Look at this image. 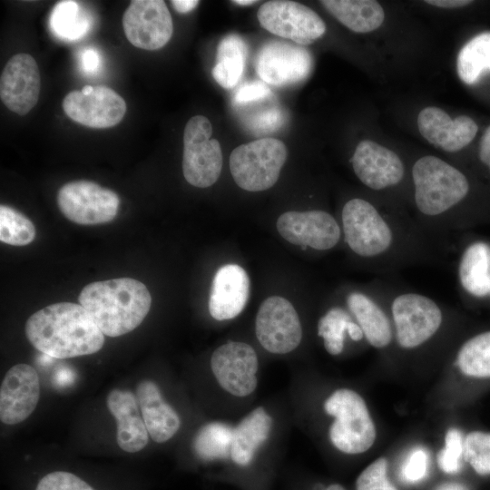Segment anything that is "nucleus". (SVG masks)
<instances>
[{
	"label": "nucleus",
	"mask_w": 490,
	"mask_h": 490,
	"mask_svg": "<svg viewBox=\"0 0 490 490\" xmlns=\"http://www.w3.org/2000/svg\"><path fill=\"white\" fill-rule=\"evenodd\" d=\"M350 316L342 309H330L318 323V335L323 338L326 350L338 355L344 348V335L351 322Z\"/></svg>",
	"instance_id": "obj_34"
},
{
	"label": "nucleus",
	"mask_w": 490,
	"mask_h": 490,
	"mask_svg": "<svg viewBox=\"0 0 490 490\" xmlns=\"http://www.w3.org/2000/svg\"><path fill=\"white\" fill-rule=\"evenodd\" d=\"M345 240L362 257L385 252L392 243V232L376 208L362 199L348 201L342 210Z\"/></svg>",
	"instance_id": "obj_9"
},
{
	"label": "nucleus",
	"mask_w": 490,
	"mask_h": 490,
	"mask_svg": "<svg viewBox=\"0 0 490 490\" xmlns=\"http://www.w3.org/2000/svg\"><path fill=\"white\" fill-rule=\"evenodd\" d=\"M397 340L403 348H415L436 334L442 312L431 299L416 293L397 296L392 303Z\"/></svg>",
	"instance_id": "obj_10"
},
{
	"label": "nucleus",
	"mask_w": 490,
	"mask_h": 490,
	"mask_svg": "<svg viewBox=\"0 0 490 490\" xmlns=\"http://www.w3.org/2000/svg\"><path fill=\"white\" fill-rule=\"evenodd\" d=\"M61 212L71 221L95 225L113 220L119 209L118 195L90 181H74L63 185L57 193Z\"/></svg>",
	"instance_id": "obj_7"
},
{
	"label": "nucleus",
	"mask_w": 490,
	"mask_h": 490,
	"mask_svg": "<svg viewBox=\"0 0 490 490\" xmlns=\"http://www.w3.org/2000/svg\"><path fill=\"white\" fill-rule=\"evenodd\" d=\"M63 109L73 121L86 127L103 129L118 124L126 113V103L104 85H85L72 91L63 101Z\"/></svg>",
	"instance_id": "obj_12"
},
{
	"label": "nucleus",
	"mask_w": 490,
	"mask_h": 490,
	"mask_svg": "<svg viewBox=\"0 0 490 490\" xmlns=\"http://www.w3.org/2000/svg\"><path fill=\"white\" fill-rule=\"evenodd\" d=\"M81 64L84 72L94 73L99 68L100 57L97 51L93 48H86L81 54Z\"/></svg>",
	"instance_id": "obj_43"
},
{
	"label": "nucleus",
	"mask_w": 490,
	"mask_h": 490,
	"mask_svg": "<svg viewBox=\"0 0 490 490\" xmlns=\"http://www.w3.org/2000/svg\"><path fill=\"white\" fill-rule=\"evenodd\" d=\"M489 294H490V287H489Z\"/></svg>",
	"instance_id": "obj_51"
},
{
	"label": "nucleus",
	"mask_w": 490,
	"mask_h": 490,
	"mask_svg": "<svg viewBox=\"0 0 490 490\" xmlns=\"http://www.w3.org/2000/svg\"><path fill=\"white\" fill-rule=\"evenodd\" d=\"M40 397L36 370L27 364H17L5 374L0 388V419L6 425L25 420L34 410Z\"/></svg>",
	"instance_id": "obj_18"
},
{
	"label": "nucleus",
	"mask_w": 490,
	"mask_h": 490,
	"mask_svg": "<svg viewBox=\"0 0 490 490\" xmlns=\"http://www.w3.org/2000/svg\"><path fill=\"white\" fill-rule=\"evenodd\" d=\"M428 455L424 448H415L407 457L402 466V475L406 481L416 483L427 473Z\"/></svg>",
	"instance_id": "obj_39"
},
{
	"label": "nucleus",
	"mask_w": 490,
	"mask_h": 490,
	"mask_svg": "<svg viewBox=\"0 0 490 490\" xmlns=\"http://www.w3.org/2000/svg\"><path fill=\"white\" fill-rule=\"evenodd\" d=\"M122 27L133 46L150 51L163 47L173 32L172 15L162 0L132 1L123 14Z\"/></svg>",
	"instance_id": "obj_13"
},
{
	"label": "nucleus",
	"mask_w": 490,
	"mask_h": 490,
	"mask_svg": "<svg viewBox=\"0 0 490 490\" xmlns=\"http://www.w3.org/2000/svg\"><path fill=\"white\" fill-rule=\"evenodd\" d=\"M459 279L463 288L475 297L489 294L490 249L482 242L470 245L459 264Z\"/></svg>",
	"instance_id": "obj_28"
},
{
	"label": "nucleus",
	"mask_w": 490,
	"mask_h": 490,
	"mask_svg": "<svg viewBox=\"0 0 490 490\" xmlns=\"http://www.w3.org/2000/svg\"><path fill=\"white\" fill-rule=\"evenodd\" d=\"M347 301L368 342L377 348L387 347L391 341L392 333L389 320L383 310L371 299L359 292L350 293Z\"/></svg>",
	"instance_id": "obj_26"
},
{
	"label": "nucleus",
	"mask_w": 490,
	"mask_h": 490,
	"mask_svg": "<svg viewBox=\"0 0 490 490\" xmlns=\"http://www.w3.org/2000/svg\"><path fill=\"white\" fill-rule=\"evenodd\" d=\"M200 2L197 0H172L171 1L173 8L181 14L192 11Z\"/></svg>",
	"instance_id": "obj_46"
},
{
	"label": "nucleus",
	"mask_w": 490,
	"mask_h": 490,
	"mask_svg": "<svg viewBox=\"0 0 490 490\" xmlns=\"http://www.w3.org/2000/svg\"><path fill=\"white\" fill-rule=\"evenodd\" d=\"M270 89L263 81H251L241 84L234 93L233 101L237 104L248 103L267 98Z\"/></svg>",
	"instance_id": "obj_40"
},
{
	"label": "nucleus",
	"mask_w": 490,
	"mask_h": 490,
	"mask_svg": "<svg viewBox=\"0 0 490 490\" xmlns=\"http://www.w3.org/2000/svg\"><path fill=\"white\" fill-rule=\"evenodd\" d=\"M41 78L37 63L28 54H15L0 77V98L12 112L24 115L38 102Z\"/></svg>",
	"instance_id": "obj_17"
},
{
	"label": "nucleus",
	"mask_w": 490,
	"mask_h": 490,
	"mask_svg": "<svg viewBox=\"0 0 490 490\" xmlns=\"http://www.w3.org/2000/svg\"><path fill=\"white\" fill-rule=\"evenodd\" d=\"M351 162L360 181L373 190L393 186L404 175V166L397 154L370 140L358 142Z\"/></svg>",
	"instance_id": "obj_19"
},
{
	"label": "nucleus",
	"mask_w": 490,
	"mask_h": 490,
	"mask_svg": "<svg viewBox=\"0 0 490 490\" xmlns=\"http://www.w3.org/2000/svg\"><path fill=\"white\" fill-rule=\"evenodd\" d=\"M415 201L420 212L441 214L461 201L469 183L457 169L436 156L418 159L412 169Z\"/></svg>",
	"instance_id": "obj_3"
},
{
	"label": "nucleus",
	"mask_w": 490,
	"mask_h": 490,
	"mask_svg": "<svg viewBox=\"0 0 490 490\" xmlns=\"http://www.w3.org/2000/svg\"><path fill=\"white\" fill-rule=\"evenodd\" d=\"M75 372L67 366L59 367L53 375V383L56 387L62 388L73 384L75 380Z\"/></svg>",
	"instance_id": "obj_42"
},
{
	"label": "nucleus",
	"mask_w": 490,
	"mask_h": 490,
	"mask_svg": "<svg viewBox=\"0 0 490 490\" xmlns=\"http://www.w3.org/2000/svg\"><path fill=\"white\" fill-rule=\"evenodd\" d=\"M421 135L431 144L446 152H455L468 145L478 127L473 119L460 115L452 119L440 108L428 106L417 116Z\"/></svg>",
	"instance_id": "obj_20"
},
{
	"label": "nucleus",
	"mask_w": 490,
	"mask_h": 490,
	"mask_svg": "<svg viewBox=\"0 0 490 490\" xmlns=\"http://www.w3.org/2000/svg\"><path fill=\"white\" fill-rule=\"evenodd\" d=\"M324 490H346L345 487L339 484H331L328 485Z\"/></svg>",
	"instance_id": "obj_49"
},
{
	"label": "nucleus",
	"mask_w": 490,
	"mask_h": 490,
	"mask_svg": "<svg viewBox=\"0 0 490 490\" xmlns=\"http://www.w3.org/2000/svg\"><path fill=\"white\" fill-rule=\"evenodd\" d=\"M212 126L202 115L191 117L183 133L182 172L192 186L207 188L219 179L222 168V152L216 139H211Z\"/></svg>",
	"instance_id": "obj_6"
},
{
	"label": "nucleus",
	"mask_w": 490,
	"mask_h": 490,
	"mask_svg": "<svg viewBox=\"0 0 490 490\" xmlns=\"http://www.w3.org/2000/svg\"><path fill=\"white\" fill-rule=\"evenodd\" d=\"M211 367L220 387L233 396H249L257 387L258 357L246 343L231 341L219 347Z\"/></svg>",
	"instance_id": "obj_14"
},
{
	"label": "nucleus",
	"mask_w": 490,
	"mask_h": 490,
	"mask_svg": "<svg viewBox=\"0 0 490 490\" xmlns=\"http://www.w3.org/2000/svg\"><path fill=\"white\" fill-rule=\"evenodd\" d=\"M480 160L489 167L490 170V125L486 128L480 141L479 148Z\"/></svg>",
	"instance_id": "obj_44"
},
{
	"label": "nucleus",
	"mask_w": 490,
	"mask_h": 490,
	"mask_svg": "<svg viewBox=\"0 0 490 490\" xmlns=\"http://www.w3.org/2000/svg\"><path fill=\"white\" fill-rule=\"evenodd\" d=\"M247 50L246 43L238 34H228L220 41L212 76L222 88L231 89L240 80L245 67Z\"/></svg>",
	"instance_id": "obj_27"
},
{
	"label": "nucleus",
	"mask_w": 490,
	"mask_h": 490,
	"mask_svg": "<svg viewBox=\"0 0 490 490\" xmlns=\"http://www.w3.org/2000/svg\"><path fill=\"white\" fill-rule=\"evenodd\" d=\"M25 335L42 353L54 358L93 354L104 344L103 333L80 304L59 302L34 313Z\"/></svg>",
	"instance_id": "obj_1"
},
{
	"label": "nucleus",
	"mask_w": 490,
	"mask_h": 490,
	"mask_svg": "<svg viewBox=\"0 0 490 490\" xmlns=\"http://www.w3.org/2000/svg\"><path fill=\"white\" fill-rule=\"evenodd\" d=\"M231 2L238 5H253V4L257 3L258 1H254V0H234V1H231Z\"/></svg>",
	"instance_id": "obj_48"
},
{
	"label": "nucleus",
	"mask_w": 490,
	"mask_h": 490,
	"mask_svg": "<svg viewBox=\"0 0 490 490\" xmlns=\"http://www.w3.org/2000/svg\"><path fill=\"white\" fill-rule=\"evenodd\" d=\"M257 17L267 31L301 45L314 43L326 32L324 21L315 11L294 1L265 2L260 6Z\"/></svg>",
	"instance_id": "obj_8"
},
{
	"label": "nucleus",
	"mask_w": 490,
	"mask_h": 490,
	"mask_svg": "<svg viewBox=\"0 0 490 490\" xmlns=\"http://www.w3.org/2000/svg\"><path fill=\"white\" fill-rule=\"evenodd\" d=\"M256 336L269 352L286 354L295 349L302 338V328L292 304L272 296L260 305L256 317Z\"/></svg>",
	"instance_id": "obj_11"
},
{
	"label": "nucleus",
	"mask_w": 490,
	"mask_h": 490,
	"mask_svg": "<svg viewBox=\"0 0 490 490\" xmlns=\"http://www.w3.org/2000/svg\"><path fill=\"white\" fill-rule=\"evenodd\" d=\"M250 295V279L237 264L220 267L214 275L209 311L216 320L231 319L244 309Z\"/></svg>",
	"instance_id": "obj_21"
},
{
	"label": "nucleus",
	"mask_w": 490,
	"mask_h": 490,
	"mask_svg": "<svg viewBox=\"0 0 490 490\" xmlns=\"http://www.w3.org/2000/svg\"><path fill=\"white\" fill-rule=\"evenodd\" d=\"M284 121L283 113L279 109L256 113L248 121L249 125L258 132H271L279 128Z\"/></svg>",
	"instance_id": "obj_41"
},
{
	"label": "nucleus",
	"mask_w": 490,
	"mask_h": 490,
	"mask_svg": "<svg viewBox=\"0 0 490 490\" xmlns=\"http://www.w3.org/2000/svg\"><path fill=\"white\" fill-rule=\"evenodd\" d=\"M464 459L477 475H490V432L474 430L464 437Z\"/></svg>",
	"instance_id": "obj_35"
},
{
	"label": "nucleus",
	"mask_w": 490,
	"mask_h": 490,
	"mask_svg": "<svg viewBox=\"0 0 490 490\" xmlns=\"http://www.w3.org/2000/svg\"><path fill=\"white\" fill-rule=\"evenodd\" d=\"M49 24L57 37L75 41L88 33L91 18L77 2L62 1L54 7Z\"/></svg>",
	"instance_id": "obj_31"
},
{
	"label": "nucleus",
	"mask_w": 490,
	"mask_h": 490,
	"mask_svg": "<svg viewBox=\"0 0 490 490\" xmlns=\"http://www.w3.org/2000/svg\"><path fill=\"white\" fill-rule=\"evenodd\" d=\"M285 144L262 138L236 147L230 156V171L236 184L248 191H261L278 181L287 159Z\"/></svg>",
	"instance_id": "obj_5"
},
{
	"label": "nucleus",
	"mask_w": 490,
	"mask_h": 490,
	"mask_svg": "<svg viewBox=\"0 0 490 490\" xmlns=\"http://www.w3.org/2000/svg\"><path fill=\"white\" fill-rule=\"evenodd\" d=\"M355 490H398L388 479L387 460L379 457L361 471Z\"/></svg>",
	"instance_id": "obj_36"
},
{
	"label": "nucleus",
	"mask_w": 490,
	"mask_h": 490,
	"mask_svg": "<svg viewBox=\"0 0 490 490\" xmlns=\"http://www.w3.org/2000/svg\"><path fill=\"white\" fill-rule=\"evenodd\" d=\"M313 65L309 52L286 42L272 41L262 46L256 59V71L266 83L286 86L305 80Z\"/></svg>",
	"instance_id": "obj_15"
},
{
	"label": "nucleus",
	"mask_w": 490,
	"mask_h": 490,
	"mask_svg": "<svg viewBox=\"0 0 490 490\" xmlns=\"http://www.w3.org/2000/svg\"><path fill=\"white\" fill-rule=\"evenodd\" d=\"M233 428L220 422H211L197 432L192 442L193 451L203 461L230 458Z\"/></svg>",
	"instance_id": "obj_30"
},
{
	"label": "nucleus",
	"mask_w": 490,
	"mask_h": 490,
	"mask_svg": "<svg viewBox=\"0 0 490 490\" xmlns=\"http://www.w3.org/2000/svg\"><path fill=\"white\" fill-rule=\"evenodd\" d=\"M425 3L438 7L456 8L467 5L472 3L468 0H426Z\"/></svg>",
	"instance_id": "obj_45"
},
{
	"label": "nucleus",
	"mask_w": 490,
	"mask_h": 490,
	"mask_svg": "<svg viewBox=\"0 0 490 490\" xmlns=\"http://www.w3.org/2000/svg\"><path fill=\"white\" fill-rule=\"evenodd\" d=\"M459 78L473 85L490 74V32H483L469 40L460 50L456 60Z\"/></svg>",
	"instance_id": "obj_29"
},
{
	"label": "nucleus",
	"mask_w": 490,
	"mask_h": 490,
	"mask_svg": "<svg viewBox=\"0 0 490 490\" xmlns=\"http://www.w3.org/2000/svg\"><path fill=\"white\" fill-rule=\"evenodd\" d=\"M348 334L354 341H359L364 334L358 324L351 321L348 329Z\"/></svg>",
	"instance_id": "obj_47"
},
{
	"label": "nucleus",
	"mask_w": 490,
	"mask_h": 490,
	"mask_svg": "<svg viewBox=\"0 0 490 490\" xmlns=\"http://www.w3.org/2000/svg\"><path fill=\"white\" fill-rule=\"evenodd\" d=\"M35 490H93L91 485L74 474L56 471L44 475Z\"/></svg>",
	"instance_id": "obj_38"
},
{
	"label": "nucleus",
	"mask_w": 490,
	"mask_h": 490,
	"mask_svg": "<svg viewBox=\"0 0 490 490\" xmlns=\"http://www.w3.org/2000/svg\"><path fill=\"white\" fill-rule=\"evenodd\" d=\"M441 490H462L459 486L456 485H447L444 488H442Z\"/></svg>",
	"instance_id": "obj_50"
},
{
	"label": "nucleus",
	"mask_w": 490,
	"mask_h": 490,
	"mask_svg": "<svg viewBox=\"0 0 490 490\" xmlns=\"http://www.w3.org/2000/svg\"><path fill=\"white\" fill-rule=\"evenodd\" d=\"M107 407L117 422V444L125 452L135 453L144 448L149 433L139 412L136 397L131 391L112 390Z\"/></svg>",
	"instance_id": "obj_22"
},
{
	"label": "nucleus",
	"mask_w": 490,
	"mask_h": 490,
	"mask_svg": "<svg viewBox=\"0 0 490 490\" xmlns=\"http://www.w3.org/2000/svg\"><path fill=\"white\" fill-rule=\"evenodd\" d=\"M78 300L103 335L114 338L131 332L142 322L152 297L141 281L120 278L86 285Z\"/></svg>",
	"instance_id": "obj_2"
},
{
	"label": "nucleus",
	"mask_w": 490,
	"mask_h": 490,
	"mask_svg": "<svg viewBox=\"0 0 490 490\" xmlns=\"http://www.w3.org/2000/svg\"><path fill=\"white\" fill-rule=\"evenodd\" d=\"M464 458V438L458 429H449L445 436L444 447L437 456L439 468L446 474H456Z\"/></svg>",
	"instance_id": "obj_37"
},
{
	"label": "nucleus",
	"mask_w": 490,
	"mask_h": 490,
	"mask_svg": "<svg viewBox=\"0 0 490 490\" xmlns=\"http://www.w3.org/2000/svg\"><path fill=\"white\" fill-rule=\"evenodd\" d=\"M272 418L262 407H257L233 428L230 459L239 466H248L258 448L268 439Z\"/></svg>",
	"instance_id": "obj_24"
},
{
	"label": "nucleus",
	"mask_w": 490,
	"mask_h": 490,
	"mask_svg": "<svg viewBox=\"0 0 490 490\" xmlns=\"http://www.w3.org/2000/svg\"><path fill=\"white\" fill-rule=\"evenodd\" d=\"M456 365L460 372L472 378H490V331L474 336L460 348Z\"/></svg>",
	"instance_id": "obj_32"
},
{
	"label": "nucleus",
	"mask_w": 490,
	"mask_h": 490,
	"mask_svg": "<svg viewBox=\"0 0 490 490\" xmlns=\"http://www.w3.org/2000/svg\"><path fill=\"white\" fill-rule=\"evenodd\" d=\"M324 409L335 418L329 428V438L337 449L358 455L373 446L376 426L364 399L356 391L336 390L326 400Z\"/></svg>",
	"instance_id": "obj_4"
},
{
	"label": "nucleus",
	"mask_w": 490,
	"mask_h": 490,
	"mask_svg": "<svg viewBox=\"0 0 490 490\" xmlns=\"http://www.w3.org/2000/svg\"><path fill=\"white\" fill-rule=\"evenodd\" d=\"M276 226L289 242L318 250L333 248L340 238L338 222L324 211H287L278 218Z\"/></svg>",
	"instance_id": "obj_16"
},
{
	"label": "nucleus",
	"mask_w": 490,
	"mask_h": 490,
	"mask_svg": "<svg viewBox=\"0 0 490 490\" xmlns=\"http://www.w3.org/2000/svg\"><path fill=\"white\" fill-rule=\"evenodd\" d=\"M136 398L142 416L152 439L163 443L180 428L181 420L174 409L162 399L158 386L151 380L140 382Z\"/></svg>",
	"instance_id": "obj_23"
},
{
	"label": "nucleus",
	"mask_w": 490,
	"mask_h": 490,
	"mask_svg": "<svg viewBox=\"0 0 490 490\" xmlns=\"http://www.w3.org/2000/svg\"><path fill=\"white\" fill-rule=\"evenodd\" d=\"M35 236L33 222L20 211L0 206V240L14 246H24L32 242Z\"/></svg>",
	"instance_id": "obj_33"
},
{
	"label": "nucleus",
	"mask_w": 490,
	"mask_h": 490,
	"mask_svg": "<svg viewBox=\"0 0 490 490\" xmlns=\"http://www.w3.org/2000/svg\"><path fill=\"white\" fill-rule=\"evenodd\" d=\"M322 5L355 33H368L384 22L382 6L373 0H323Z\"/></svg>",
	"instance_id": "obj_25"
}]
</instances>
